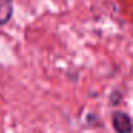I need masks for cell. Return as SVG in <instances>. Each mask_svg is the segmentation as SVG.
<instances>
[{
    "mask_svg": "<svg viewBox=\"0 0 133 133\" xmlns=\"http://www.w3.org/2000/svg\"><path fill=\"white\" fill-rule=\"evenodd\" d=\"M13 16V2L12 0H0V26L6 24Z\"/></svg>",
    "mask_w": 133,
    "mask_h": 133,
    "instance_id": "7a4b0ae2",
    "label": "cell"
},
{
    "mask_svg": "<svg viewBox=\"0 0 133 133\" xmlns=\"http://www.w3.org/2000/svg\"><path fill=\"white\" fill-rule=\"evenodd\" d=\"M113 129L117 133H132L133 132V122L130 116L124 112H115L112 116Z\"/></svg>",
    "mask_w": 133,
    "mask_h": 133,
    "instance_id": "6da1fadb",
    "label": "cell"
}]
</instances>
